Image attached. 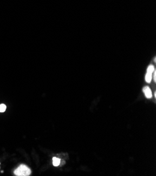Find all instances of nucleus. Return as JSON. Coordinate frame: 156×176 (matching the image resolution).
Returning <instances> with one entry per match:
<instances>
[{"label":"nucleus","mask_w":156,"mask_h":176,"mask_svg":"<svg viewBox=\"0 0 156 176\" xmlns=\"http://www.w3.org/2000/svg\"><path fill=\"white\" fill-rule=\"evenodd\" d=\"M6 109V106L4 104L0 105V112H4Z\"/></svg>","instance_id":"nucleus-5"},{"label":"nucleus","mask_w":156,"mask_h":176,"mask_svg":"<svg viewBox=\"0 0 156 176\" xmlns=\"http://www.w3.org/2000/svg\"><path fill=\"white\" fill-rule=\"evenodd\" d=\"M143 91L144 93L145 96L147 98H151V97H152V92H151V90L150 89L149 87L145 86L143 89Z\"/></svg>","instance_id":"nucleus-3"},{"label":"nucleus","mask_w":156,"mask_h":176,"mask_svg":"<svg viewBox=\"0 0 156 176\" xmlns=\"http://www.w3.org/2000/svg\"><path fill=\"white\" fill-rule=\"evenodd\" d=\"M14 174L18 176H28L31 174V170L27 166L21 164L17 169L14 170Z\"/></svg>","instance_id":"nucleus-1"},{"label":"nucleus","mask_w":156,"mask_h":176,"mask_svg":"<svg viewBox=\"0 0 156 176\" xmlns=\"http://www.w3.org/2000/svg\"><path fill=\"white\" fill-rule=\"evenodd\" d=\"M60 163V159L57 157L53 158V164L54 166H59Z\"/></svg>","instance_id":"nucleus-4"},{"label":"nucleus","mask_w":156,"mask_h":176,"mask_svg":"<svg viewBox=\"0 0 156 176\" xmlns=\"http://www.w3.org/2000/svg\"><path fill=\"white\" fill-rule=\"evenodd\" d=\"M155 69L154 66L153 65H150L148 66V70H147V73L146 75V82L148 83H150L151 82V79H152V75L153 72H154Z\"/></svg>","instance_id":"nucleus-2"}]
</instances>
